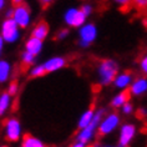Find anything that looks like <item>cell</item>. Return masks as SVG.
I'll return each mask as SVG.
<instances>
[{
    "label": "cell",
    "mask_w": 147,
    "mask_h": 147,
    "mask_svg": "<svg viewBox=\"0 0 147 147\" xmlns=\"http://www.w3.org/2000/svg\"><path fill=\"white\" fill-rule=\"evenodd\" d=\"M13 4L18 6V5H20V4H23V0H13Z\"/></svg>",
    "instance_id": "31"
},
{
    "label": "cell",
    "mask_w": 147,
    "mask_h": 147,
    "mask_svg": "<svg viewBox=\"0 0 147 147\" xmlns=\"http://www.w3.org/2000/svg\"><path fill=\"white\" fill-rule=\"evenodd\" d=\"M47 31H49V25H47L45 21H41V23H39L38 25L35 26L34 31H32V36L36 39H45L46 35H47Z\"/></svg>",
    "instance_id": "18"
},
{
    "label": "cell",
    "mask_w": 147,
    "mask_h": 147,
    "mask_svg": "<svg viewBox=\"0 0 147 147\" xmlns=\"http://www.w3.org/2000/svg\"><path fill=\"white\" fill-rule=\"evenodd\" d=\"M5 138L10 142H16L21 138V123L15 117H10L4 123Z\"/></svg>",
    "instance_id": "5"
},
{
    "label": "cell",
    "mask_w": 147,
    "mask_h": 147,
    "mask_svg": "<svg viewBox=\"0 0 147 147\" xmlns=\"http://www.w3.org/2000/svg\"><path fill=\"white\" fill-rule=\"evenodd\" d=\"M136 135H137V126L135 123H122L119 130V140H117L116 147H128L135 140Z\"/></svg>",
    "instance_id": "4"
},
{
    "label": "cell",
    "mask_w": 147,
    "mask_h": 147,
    "mask_svg": "<svg viewBox=\"0 0 147 147\" xmlns=\"http://www.w3.org/2000/svg\"><path fill=\"white\" fill-rule=\"evenodd\" d=\"M95 112H96V110H95V109H89V110H86V111L84 112L81 116H80V119L78 121V128H79V130L85 128L86 126H89V125L92 122Z\"/></svg>",
    "instance_id": "14"
},
{
    "label": "cell",
    "mask_w": 147,
    "mask_h": 147,
    "mask_svg": "<svg viewBox=\"0 0 147 147\" xmlns=\"http://www.w3.org/2000/svg\"><path fill=\"white\" fill-rule=\"evenodd\" d=\"M85 19H86V15L81 10H78V9H70V10H67V13L65 14L66 23L74 28L81 26V25L85 23Z\"/></svg>",
    "instance_id": "8"
},
{
    "label": "cell",
    "mask_w": 147,
    "mask_h": 147,
    "mask_svg": "<svg viewBox=\"0 0 147 147\" xmlns=\"http://www.w3.org/2000/svg\"><path fill=\"white\" fill-rule=\"evenodd\" d=\"M81 11L87 16V15H89V14L91 13V6H89V5H84V6H82V9H81Z\"/></svg>",
    "instance_id": "28"
},
{
    "label": "cell",
    "mask_w": 147,
    "mask_h": 147,
    "mask_svg": "<svg viewBox=\"0 0 147 147\" xmlns=\"http://www.w3.org/2000/svg\"><path fill=\"white\" fill-rule=\"evenodd\" d=\"M130 91L128 90H125V91H120L117 95H115V96L112 97L111 100V107L112 109H121L123 105H126L128 101H130Z\"/></svg>",
    "instance_id": "12"
},
{
    "label": "cell",
    "mask_w": 147,
    "mask_h": 147,
    "mask_svg": "<svg viewBox=\"0 0 147 147\" xmlns=\"http://www.w3.org/2000/svg\"><path fill=\"white\" fill-rule=\"evenodd\" d=\"M3 40H4V39L0 36V50H1V47H3Z\"/></svg>",
    "instance_id": "34"
},
{
    "label": "cell",
    "mask_w": 147,
    "mask_h": 147,
    "mask_svg": "<svg viewBox=\"0 0 147 147\" xmlns=\"http://www.w3.org/2000/svg\"><path fill=\"white\" fill-rule=\"evenodd\" d=\"M11 97L13 96L9 95V92H3L0 95V117L4 116L11 107Z\"/></svg>",
    "instance_id": "16"
},
{
    "label": "cell",
    "mask_w": 147,
    "mask_h": 147,
    "mask_svg": "<svg viewBox=\"0 0 147 147\" xmlns=\"http://www.w3.org/2000/svg\"><path fill=\"white\" fill-rule=\"evenodd\" d=\"M119 75V65L116 61L106 59L98 65V81L102 86H107L113 84V80Z\"/></svg>",
    "instance_id": "2"
},
{
    "label": "cell",
    "mask_w": 147,
    "mask_h": 147,
    "mask_svg": "<svg viewBox=\"0 0 147 147\" xmlns=\"http://www.w3.org/2000/svg\"><path fill=\"white\" fill-rule=\"evenodd\" d=\"M137 115H138V117H141V119H145V117H147V109H146V107L138 109Z\"/></svg>",
    "instance_id": "26"
},
{
    "label": "cell",
    "mask_w": 147,
    "mask_h": 147,
    "mask_svg": "<svg viewBox=\"0 0 147 147\" xmlns=\"http://www.w3.org/2000/svg\"><path fill=\"white\" fill-rule=\"evenodd\" d=\"M140 70L142 71V74L147 75V55H145L140 61Z\"/></svg>",
    "instance_id": "25"
},
{
    "label": "cell",
    "mask_w": 147,
    "mask_h": 147,
    "mask_svg": "<svg viewBox=\"0 0 147 147\" xmlns=\"http://www.w3.org/2000/svg\"><path fill=\"white\" fill-rule=\"evenodd\" d=\"M41 47H42V40L36 39L34 36L26 42V51L32 55H35V56L39 55V53L41 51Z\"/></svg>",
    "instance_id": "17"
},
{
    "label": "cell",
    "mask_w": 147,
    "mask_h": 147,
    "mask_svg": "<svg viewBox=\"0 0 147 147\" xmlns=\"http://www.w3.org/2000/svg\"><path fill=\"white\" fill-rule=\"evenodd\" d=\"M0 147H8V146H0Z\"/></svg>",
    "instance_id": "37"
},
{
    "label": "cell",
    "mask_w": 147,
    "mask_h": 147,
    "mask_svg": "<svg viewBox=\"0 0 147 147\" xmlns=\"http://www.w3.org/2000/svg\"><path fill=\"white\" fill-rule=\"evenodd\" d=\"M21 60H23V64L25 66H30L31 64H34V61H35V55L25 51L23 54V56H21Z\"/></svg>",
    "instance_id": "21"
},
{
    "label": "cell",
    "mask_w": 147,
    "mask_h": 147,
    "mask_svg": "<svg viewBox=\"0 0 147 147\" xmlns=\"http://www.w3.org/2000/svg\"><path fill=\"white\" fill-rule=\"evenodd\" d=\"M41 3H42L44 6H46V5H49L50 3H51V0H41Z\"/></svg>",
    "instance_id": "33"
},
{
    "label": "cell",
    "mask_w": 147,
    "mask_h": 147,
    "mask_svg": "<svg viewBox=\"0 0 147 147\" xmlns=\"http://www.w3.org/2000/svg\"><path fill=\"white\" fill-rule=\"evenodd\" d=\"M132 82H134V76L131 72H121L113 80V86L121 91H125L130 89Z\"/></svg>",
    "instance_id": "10"
},
{
    "label": "cell",
    "mask_w": 147,
    "mask_h": 147,
    "mask_svg": "<svg viewBox=\"0 0 147 147\" xmlns=\"http://www.w3.org/2000/svg\"><path fill=\"white\" fill-rule=\"evenodd\" d=\"M65 64H66V60L64 57H53L44 64V67H45L46 72H54L56 70L62 69Z\"/></svg>",
    "instance_id": "13"
},
{
    "label": "cell",
    "mask_w": 147,
    "mask_h": 147,
    "mask_svg": "<svg viewBox=\"0 0 147 147\" xmlns=\"http://www.w3.org/2000/svg\"><path fill=\"white\" fill-rule=\"evenodd\" d=\"M4 6V0H0V9Z\"/></svg>",
    "instance_id": "35"
},
{
    "label": "cell",
    "mask_w": 147,
    "mask_h": 147,
    "mask_svg": "<svg viewBox=\"0 0 147 147\" xmlns=\"http://www.w3.org/2000/svg\"><path fill=\"white\" fill-rule=\"evenodd\" d=\"M67 34H69V31H67V30H64V31H61L60 34H59V39H64V38H65V36L67 35Z\"/></svg>",
    "instance_id": "30"
},
{
    "label": "cell",
    "mask_w": 147,
    "mask_h": 147,
    "mask_svg": "<svg viewBox=\"0 0 147 147\" xmlns=\"http://www.w3.org/2000/svg\"><path fill=\"white\" fill-rule=\"evenodd\" d=\"M18 24L15 23L14 19H9L3 24V39L8 42H13L15 41L19 36L18 32Z\"/></svg>",
    "instance_id": "7"
},
{
    "label": "cell",
    "mask_w": 147,
    "mask_h": 147,
    "mask_svg": "<svg viewBox=\"0 0 147 147\" xmlns=\"http://www.w3.org/2000/svg\"><path fill=\"white\" fill-rule=\"evenodd\" d=\"M86 146L87 145H85V143H82V142H80V141H75L70 147H86Z\"/></svg>",
    "instance_id": "29"
},
{
    "label": "cell",
    "mask_w": 147,
    "mask_h": 147,
    "mask_svg": "<svg viewBox=\"0 0 147 147\" xmlns=\"http://www.w3.org/2000/svg\"><path fill=\"white\" fill-rule=\"evenodd\" d=\"M101 147H116V145H112V143H104V145H101Z\"/></svg>",
    "instance_id": "32"
},
{
    "label": "cell",
    "mask_w": 147,
    "mask_h": 147,
    "mask_svg": "<svg viewBox=\"0 0 147 147\" xmlns=\"http://www.w3.org/2000/svg\"><path fill=\"white\" fill-rule=\"evenodd\" d=\"M46 72L45 67H44V64L42 65H39V66H35V67H32L30 70V76L31 78H41V76H44Z\"/></svg>",
    "instance_id": "20"
},
{
    "label": "cell",
    "mask_w": 147,
    "mask_h": 147,
    "mask_svg": "<svg viewBox=\"0 0 147 147\" xmlns=\"http://www.w3.org/2000/svg\"><path fill=\"white\" fill-rule=\"evenodd\" d=\"M117 4H120L122 8H127L130 5V3H132V0H115Z\"/></svg>",
    "instance_id": "27"
},
{
    "label": "cell",
    "mask_w": 147,
    "mask_h": 147,
    "mask_svg": "<svg viewBox=\"0 0 147 147\" xmlns=\"http://www.w3.org/2000/svg\"><path fill=\"white\" fill-rule=\"evenodd\" d=\"M20 147H46V145L41 141V140L35 137V136L26 135L23 137V140H21Z\"/></svg>",
    "instance_id": "15"
},
{
    "label": "cell",
    "mask_w": 147,
    "mask_h": 147,
    "mask_svg": "<svg viewBox=\"0 0 147 147\" xmlns=\"http://www.w3.org/2000/svg\"><path fill=\"white\" fill-rule=\"evenodd\" d=\"M120 110H121V113H122V115H125V116H130V115H132V113L135 112V106L132 105L130 101H128L127 104H126V105H123Z\"/></svg>",
    "instance_id": "22"
},
{
    "label": "cell",
    "mask_w": 147,
    "mask_h": 147,
    "mask_svg": "<svg viewBox=\"0 0 147 147\" xmlns=\"http://www.w3.org/2000/svg\"><path fill=\"white\" fill-rule=\"evenodd\" d=\"M132 3L137 9H147V0H132Z\"/></svg>",
    "instance_id": "24"
},
{
    "label": "cell",
    "mask_w": 147,
    "mask_h": 147,
    "mask_svg": "<svg viewBox=\"0 0 147 147\" xmlns=\"http://www.w3.org/2000/svg\"><path fill=\"white\" fill-rule=\"evenodd\" d=\"M128 91H130L131 96H136V97H140L142 95L147 94V78L142 76V78L135 79Z\"/></svg>",
    "instance_id": "9"
},
{
    "label": "cell",
    "mask_w": 147,
    "mask_h": 147,
    "mask_svg": "<svg viewBox=\"0 0 147 147\" xmlns=\"http://www.w3.org/2000/svg\"><path fill=\"white\" fill-rule=\"evenodd\" d=\"M18 91H19V86H18V84L15 81H13L9 85V89H8L6 92H9V95H11V96H15V95L18 94Z\"/></svg>",
    "instance_id": "23"
},
{
    "label": "cell",
    "mask_w": 147,
    "mask_h": 147,
    "mask_svg": "<svg viewBox=\"0 0 147 147\" xmlns=\"http://www.w3.org/2000/svg\"><path fill=\"white\" fill-rule=\"evenodd\" d=\"M91 147H101V145H100V143H94Z\"/></svg>",
    "instance_id": "36"
},
{
    "label": "cell",
    "mask_w": 147,
    "mask_h": 147,
    "mask_svg": "<svg viewBox=\"0 0 147 147\" xmlns=\"http://www.w3.org/2000/svg\"><path fill=\"white\" fill-rule=\"evenodd\" d=\"M11 66L6 61H0V82H5L10 76Z\"/></svg>",
    "instance_id": "19"
},
{
    "label": "cell",
    "mask_w": 147,
    "mask_h": 147,
    "mask_svg": "<svg viewBox=\"0 0 147 147\" xmlns=\"http://www.w3.org/2000/svg\"><path fill=\"white\" fill-rule=\"evenodd\" d=\"M121 126V116L119 112L111 111L107 112L104 116V119L101 120L100 126H98V136L105 137L113 134L117 128Z\"/></svg>",
    "instance_id": "3"
},
{
    "label": "cell",
    "mask_w": 147,
    "mask_h": 147,
    "mask_svg": "<svg viewBox=\"0 0 147 147\" xmlns=\"http://www.w3.org/2000/svg\"><path fill=\"white\" fill-rule=\"evenodd\" d=\"M80 36H81V45L87 46L90 42H92L95 38H96V28L92 24L85 25L81 31H80Z\"/></svg>",
    "instance_id": "11"
},
{
    "label": "cell",
    "mask_w": 147,
    "mask_h": 147,
    "mask_svg": "<svg viewBox=\"0 0 147 147\" xmlns=\"http://www.w3.org/2000/svg\"><path fill=\"white\" fill-rule=\"evenodd\" d=\"M107 113V110L101 107L97 109L96 112H95L94 120L89 126H86L85 128H81L79 130V132L76 134V141H80L85 145H89L94 141V138L96 137V135H98V126H100L101 120L104 119V116Z\"/></svg>",
    "instance_id": "1"
},
{
    "label": "cell",
    "mask_w": 147,
    "mask_h": 147,
    "mask_svg": "<svg viewBox=\"0 0 147 147\" xmlns=\"http://www.w3.org/2000/svg\"><path fill=\"white\" fill-rule=\"evenodd\" d=\"M13 19L15 20V23L19 25L20 28H26L29 21H30V11L26 4H20L18 5L15 10H14V16Z\"/></svg>",
    "instance_id": "6"
}]
</instances>
